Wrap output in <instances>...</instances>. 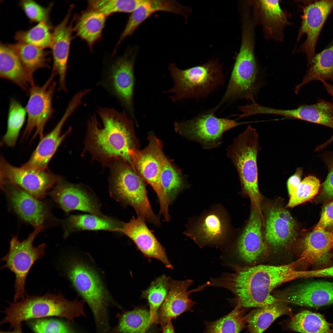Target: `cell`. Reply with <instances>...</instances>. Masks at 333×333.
Returning a JSON list of instances; mask_svg holds the SVG:
<instances>
[{"label":"cell","mask_w":333,"mask_h":333,"mask_svg":"<svg viewBox=\"0 0 333 333\" xmlns=\"http://www.w3.org/2000/svg\"><path fill=\"white\" fill-rule=\"evenodd\" d=\"M81 104L80 100L73 97L70 101L62 117L54 128L40 139L28 161L21 166L26 169L40 171L47 170L49 162L62 142L70 133L71 128L61 134L64 123Z\"/></svg>","instance_id":"e0dca14e"},{"label":"cell","mask_w":333,"mask_h":333,"mask_svg":"<svg viewBox=\"0 0 333 333\" xmlns=\"http://www.w3.org/2000/svg\"><path fill=\"white\" fill-rule=\"evenodd\" d=\"M67 276L84 299L93 314L97 333H105L110 328L107 308L111 298L99 276L83 261L75 258L64 263Z\"/></svg>","instance_id":"52a82bcc"},{"label":"cell","mask_w":333,"mask_h":333,"mask_svg":"<svg viewBox=\"0 0 333 333\" xmlns=\"http://www.w3.org/2000/svg\"><path fill=\"white\" fill-rule=\"evenodd\" d=\"M161 180L163 189L172 203L183 188V180L181 172L166 158L162 168Z\"/></svg>","instance_id":"b9f144b4"},{"label":"cell","mask_w":333,"mask_h":333,"mask_svg":"<svg viewBox=\"0 0 333 333\" xmlns=\"http://www.w3.org/2000/svg\"><path fill=\"white\" fill-rule=\"evenodd\" d=\"M320 186L319 180L316 177H306L290 197L287 207L293 208L312 199L318 194Z\"/></svg>","instance_id":"ee69618b"},{"label":"cell","mask_w":333,"mask_h":333,"mask_svg":"<svg viewBox=\"0 0 333 333\" xmlns=\"http://www.w3.org/2000/svg\"><path fill=\"white\" fill-rule=\"evenodd\" d=\"M302 248L298 260L300 265L306 268L314 264L333 249V232L313 229L302 240Z\"/></svg>","instance_id":"83f0119b"},{"label":"cell","mask_w":333,"mask_h":333,"mask_svg":"<svg viewBox=\"0 0 333 333\" xmlns=\"http://www.w3.org/2000/svg\"><path fill=\"white\" fill-rule=\"evenodd\" d=\"M56 76L51 73L42 85L34 84L31 86L29 98L25 107L27 120L23 138H27L34 130L35 132L33 139L39 136L41 139L43 137L45 126L55 111L52 100L56 85L54 80Z\"/></svg>","instance_id":"4fadbf2b"},{"label":"cell","mask_w":333,"mask_h":333,"mask_svg":"<svg viewBox=\"0 0 333 333\" xmlns=\"http://www.w3.org/2000/svg\"><path fill=\"white\" fill-rule=\"evenodd\" d=\"M298 119L323 125L333 129V103L320 100L313 105L298 107Z\"/></svg>","instance_id":"8d00e7d4"},{"label":"cell","mask_w":333,"mask_h":333,"mask_svg":"<svg viewBox=\"0 0 333 333\" xmlns=\"http://www.w3.org/2000/svg\"><path fill=\"white\" fill-rule=\"evenodd\" d=\"M53 5L51 3L44 7L33 0H22L19 2L20 6L30 21L38 23L48 21Z\"/></svg>","instance_id":"bcb514c9"},{"label":"cell","mask_w":333,"mask_h":333,"mask_svg":"<svg viewBox=\"0 0 333 333\" xmlns=\"http://www.w3.org/2000/svg\"><path fill=\"white\" fill-rule=\"evenodd\" d=\"M242 308L237 303L228 315L208 323L203 333H239L246 323Z\"/></svg>","instance_id":"f35d334b"},{"label":"cell","mask_w":333,"mask_h":333,"mask_svg":"<svg viewBox=\"0 0 333 333\" xmlns=\"http://www.w3.org/2000/svg\"><path fill=\"white\" fill-rule=\"evenodd\" d=\"M137 52L136 47L128 50L105 68L97 84L117 100L124 111L135 121L134 70Z\"/></svg>","instance_id":"9c48e42d"},{"label":"cell","mask_w":333,"mask_h":333,"mask_svg":"<svg viewBox=\"0 0 333 333\" xmlns=\"http://www.w3.org/2000/svg\"><path fill=\"white\" fill-rule=\"evenodd\" d=\"M9 303V306L2 312L6 315L0 325L9 323L11 328L31 319L56 316L74 322L76 318L85 315L84 302L68 300L61 293H49L42 296L27 294L18 301Z\"/></svg>","instance_id":"277c9868"},{"label":"cell","mask_w":333,"mask_h":333,"mask_svg":"<svg viewBox=\"0 0 333 333\" xmlns=\"http://www.w3.org/2000/svg\"><path fill=\"white\" fill-rule=\"evenodd\" d=\"M262 221L260 215L253 208L247 225L237 241L238 255L247 263L256 262L267 251L262 233Z\"/></svg>","instance_id":"603a6c76"},{"label":"cell","mask_w":333,"mask_h":333,"mask_svg":"<svg viewBox=\"0 0 333 333\" xmlns=\"http://www.w3.org/2000/svg\"><path fill=\"white\" fill-rule=\"evenodd\" d=\"M49 194L66 213L78 210L101 218L107 217L101 211L96 197L84 186L69 183L62 178Z\"/></svg>","instance_id":"2e32d148"},{"label":"cell","mask_w":333,"mask_h":333,"mask_svg":"<svg viewBox=\"0 0 333 333\" xmlns=\"http://www.w3.org/2000/svg\"><path fill=\"white\" fill-rule=\"evenodd\" d=\"M52 27L48 21H43L25 30L15 34V39L18 42L33 45L43 49L50 47L52 38Z\"/></svg>","instance_id":"60d3db41"},{"label":"cell","mask_w":333,"mask_h":333,"mask_svg":"<svg viewBox=\"0 0 333 333\" xmlns=\"http://www.w3.org/2000/svg\"><path fill=\"white\" fill-rule=\"evenodd\" d=\"M288 302L316 308L333 304V282H310L290 288L282 298Z\"/></svg>","instance_id":"d4e9b609"},{"label":"cell","mask_w":333,"mask_h":333,"mask_svg":"<svg viewBox=\"0 0 333 333\" xmlns=\"http://www.w3.org/2000/svg\"><path fill=\"white\" fill-rule=\"evenodd\" d=\"M192 282L190 279L181 281L171 279L169 291L158 310L156 323L162 326L191 310L195 302L189 298L188 289Z\"/></svg>","instance_id":"484cf974"},{"label":"cell","mask_w":333,"mask_h":333,"mask_svg":"<svg viewBox=\"0 0 333 333\" xmlns=\"http://www.w3.org/2000/svg\"><path fill=\"white\" fill-rule=\"evenodd\" d=\"M0 333H23L22 329V324L14 328V330L12 331H1Z\"/></svg>","instance_id":"db71d44e"},{"label":"cell","mask_w":333,"mask_h":333,"mask_svg":"<svg viewBox=\"0 0 333 333\" xmlns=\"http://www.w3.org/2000/svg\"><path fill=\"white\" fill-rule=\"evenodd\" d=\"M314 229L333 232V199L323 208L319 220Z\"/></svg>","instance_id":"7dc6e473"},{"label":"cell","mask_w":333,"mask_h":333,"mask_svg":"<svg viewBox=\"0 0 333 333\" xmlns=\"http://www.w3.org/2000/svg\"><path fill=\"white\" fill-rule=\"evenodd\" d=\"M320 81L322 82L323 86L328 93L333 98V85L328 83L325 80H321Z\"/></svg>","instance_id":"f5cc1de1"},{"label":"cell","mask_w":333,"mask_h":333,"mask_svg":"<svg viewBox=\"0 0 333 333\" xmlns=\"http://www.w3.org/2000/svg\"><path fill=\"white\" fill-rule=\"evenodd\" d=\"M97 113L102 125L94 114L88 119L84 151L104 166L117 160L131 166L130 151L138 146L133 120L124 111L113 108L99 107Z\"/></svg>","instance_id":"7a4b0ae2"},{"label":"cell","mask_w":333,"mask_h":333,"mask_svg":"<svg viewBox=\"0 0 333 333\" xmlns=\"http://www.w3.org/2000/svg\"><path fill=\"white\" fill-rule=\"evenodd\" d=\"M170 278L162 275L153 281L143 291L142 296L146 299L149 306L151 323H156L158 310L168 292Z\"/></svg>","instance_id":"74e56055"},{"label":"cell","mask_w":333,"mask_h":333,"mask_svg":"<svg viewBox=\"0 0 333 333\" xmlns=\"http://www.w3.org/2000/svg\"><path fill=\"white\" fill-rule=\"evenodd\" d=\"M117 324L105 333H145L152 324L149 311L142 308L125 311L117 316Z\"/></svg>","instance_id":"836d02e7"},{"label":"cell","mask_w":333,"mask_h":333,"mask_svg":"<svg viewBox=\"0 0 333 333\" xmlns=\"http://www.w3.org/2000/svg\"><path fill=\"white\" fill-rule=\"evenodd\" d=\"M254 25L261 26L267 39L281 41L285 27L290 24L288 16L278 0H249Z\"/></svg>","instance_id":"d6986e66"},{"label":"cell","mask_w":333,"mask_h":333,"mask_svg":"<svg viewBox=\"0 0 333 333\" xmlns=\"http://www.w3.org/2000/svg\"><path fill=\"white\" fill-rule=\"evenodd\" d=\"M288 326L300 333H333L331 324L323 315L308 310L301 311L292 317Z\"/></svg>","instance_id":"d590c367"},{"label":"cell","mask_w":333,"mask_h":333,"mask_svg":"<svg viewBox=\"0 0 333 333\" xmlns=\"http://www.w3.org/2000/svg\"><path fill=\"white\" fill-rule=\"evenodd\" d=\"M291 314L290 308L279 301L258 307L245 316L250 333H263L278 317Z\"/></svg>","instance_id":"1f68e13d"},{"label":"cell","mask_w":333,"mask_h":333,"mask_svg":"<svg viewBox=\"0 0 333 333\" xmlns=\"http://www.w3.org/2000/svg\"><path fill=\"white\" fill-rule=\"evenodd\" d=\"M302 174V169L299 167L297 169L294 174L288 179L287 187L290 197L294 193L301 182Z\"/></svg>","instance_id":"c3c4849f"},{"label":"cell","mask_w":333,"mask_h":333,"mask_svg":"<svg viewBox=\"0 0 333 333\" xmlns=\"http://www.w3.org/2000/svg\"><path fill=\"white\" fill-rule=\"evenodd\" d=\"M162 333H175L173 326L171 321L161 326Z\"/></svg>","instance_id":"816d5d0a"},{"label":"cell","mask_w":333,"mask_h":333,"mask_svg":"<svg viewBox=\"0 0 333 333\" xmlns=\"http://www.w3.org/2000/svg\"><path fill=\"white\" fill-rule=\"evenodd\" d=\"M120 232L132 240L146 257L157 259L166 268H173L165 249L148 228L144 220L133 217L129 222H122Z\"/></svg>","instance_id":"7402d4cb"},{"label":"cell","mask_w":333,"mask_h":333,"mask_svg":"<svg viewBox=\"0 0 333 333\" xmlns=\"http://www.w3.org/2000/svg\"><path fill=\"white\" fill-rule=\"evenodd\" d=\"M0 76L8 80L28 93L34 84L30 76L13 49L9 44H0Z\"/></svg>","instance_id":"4316f807"},{"label":"cell","mask_w":333,"mask_h":333,"mask_svg":"<svg viewBox=\"0 0 333 333\" xmlns=\"http://www.w3.org/2000/svg\"><path fill=\"white\" fill-rule=\"evenodd\" d=\"M30 325L35 333H76L68 324L57 319H37Z\"/></svg>","instance_id":"f6af8a7d"},{"label":"cell","mask_w":333,"mask_h":333,"mask_svg":"<svg viewBox=\"0 0 333 333\" xmlns=\"http://www.w3.org/2000/svg\"><path fill=\"white\" fill-rule=\"evenodd\" d=\"M298 261L278 265H233V272L213 279L212 285L231 291L242 308L264 306L278 301L271 294L275 288L303 278V270L298 269Z\"/></svg>","instance_id":"6da1fadb"},{"label":"cell","mask_w":333,"mask_h":333,"mask_svg":"<svg viewBox=\"0 0 333 333\" xmlns=\"http://www.w3.org/2000/svg\"><path fill=\"white\" fill-rule=\"evenodd\" d=\"M306 278L319 277H333V265L325 268L306 270Z\"/></svg>","instance_id":"f907efd6"},{"label":"cell","mask_w":333,"mask_h":333,"mask_svg":"<svg viewBox=\"0 0 333 333\" xmlns=\"http://www.w3.org/2000/svg\"><path fill=\"white\" fill-rule=\"evenodd\" d=\"M254 26L250 20L242 22L240 50L225 92L218 105L219 107L240 99L256 102L263 84L254 54Z\"/></svg>","instance_id":"3957f363"},{"label":"cell","mask_w":333,"mask_h":333,"mask_svg":"<svg viewBox=\"0 0 333 333\" xmlns=\"http://www.w3.org/2000/svg\"><path fill=\"white\" fill-rule=\"evenodd\" d=\"M0 186L13 209L23 220L35 228L44 227L53 220L47 205L40 199L13 184L1 181Z\"/></svg>","instance_id":"9a60e30c"},{"label":"cell","mask_w":333,"mask_h":333,"mask_svg":"<svg viewBox=\"0 0 333 333\" xmlns=\"http://www.w3.org/2000/svg\"><path fill=\"white\" fill-rule=\"evenodd\" d=\"M110 195L122 204L130 205L138 217L155 226L160 225L159 217L151 206L145 181L127 162L118 160L109 166Z\"/></svg>","instance_id":"ba28073f"},{"label":"cell","mask_w":333,"mask_h":333,"mask_svg":"<svg viewBox=\"0 0 333 333\" xmlns=\"http://www.w3.org/2000/svg\"><path fill=\"white\" fill-rule=\"evenodd\" d=\"M142 0H92L88 2L89 8L107 17L116 12H132Z\"/></svg>","instance_id":"7bdbcfd3"},{"label":"cell","mask_w":333,"mask_h":333,"mask_svg":"<svg viewBox=\"0 0 333 333\" xmlns=\"http://www.w3.org/2000/svg\"><path fill=\"white\" fill-rule=\"evenodd\" d=\"M122 222L110 217L101 218L93 215H71L63 222L64 237L82 230H105L120 232Z\"/></svg>","instance_id":"f1b7e54d"},{"label":"cell","mask_w":333,"mask_h":333,"mask_svg":"<svg viewBox=\"0 0 333 333\" xmlns=\"http://www.w3.org/2000/svg\"><path fill=\"white\" fill-rule=\"evenodd\" d=\"M159 11L180 15L187 20L191 12V9L175 0H142L129 16L117 42V46L125 38L132 35L144 21L154 13Z\"/></svg>","instance_id":"cb8c5ba5"},{"label":"cell","mask_w":333,"mask_h":333,"mask_svg":"<svg viewBox=\"0 0 333 333\" xmlns=\"http://www.w3.org/2000/svg\"><path fill=\"white\" fill-rule=\"evenodd\" d=\"M307 67L308 69L302 81L295 87L296 94L303 86L313 81L333 80V45L315 54Z\"/></svg>","instance_id":"d6a6232c"},{"label":"cell","mask_w":333,"mask_h":333,"mask_svg":"<svg viewBox=\"0 0 333 333\" xmlns=\"http://www.w3.org/2000/svg\"><path fill=\"white\" fill-rule=\"evenodd\" d=\"M333 9V0L312 1L304 7L298 40L306 35V38L300 47L309 63L315 54L317 40L323 26Z\"/></svg>","instance_id":"ac0fdd59"},{"label":"cell","mask_w":333,"mask_h":333,"mask_svg":"<svg viewBox=\"0 0 333 333\" xmlns=\"http://www.w3.org/2000/svg\"><path fill=\"white\" fill-rule=\"evenodd\" d=\"M258 138L256 130L249 125L227 147V155L237 171L242 190L249 197L253 208L261 215L257 165L261 148Z\"/></svg>","instance_id":"8992f818"},{"label":"cell","mask_w":333,"mask_h":333,"mask_svg":"<svg viewBox=\"0 0 333 333\" xmlns=\"http://www.w3.org/2000/svg\"><path fill=\"white\" fill-rule=\"evenodd\" d=\"M148 145L143 149H132L130 151L131 166L143 180L149 184L156 193L160 206V213L166 221L170 219L169 206L170 201L162 186L161 174L166 157L161 141L154 135L149 138Z\"/></svg>","instance_id":"30bf717a"},{"label":"cell","mask_w":333,"mask_h":333,"mask_svg":"<svg viewBox=\"0 0 333 333\" xmlns=\"http://www.w3.org/2000/svg\"><path fill=\"white\" fill-rule=\"evenodd\" d=\"M168 69L174 85L166 93L172 94L170 98L173 102L204 97L224 84L222 66L214 59L185 69L172 63Z\"/></svg>","instance_id":"5b68a950"},{"label":"cell","mask_w":333,"mask_h":333,"mask_svg":"<svg viewBox=\"0 0 333 333\" xmlns=\"http://www.w3.org/2000/svg\"><path fill=\"white\" fill-rule=\"evenodd\" d=\"M329 172L327 178L322 185V189L325 194L329 197H333V160L329 163Z\"/></svg>","instance_id":"681fc988"},{"label":"cell","mask_w":333,"mask_h":333,"mask_svg":"<svg viewBox=\"0 0 333 333\" xmlns=\"http://www.w3.org/2000/svg\"><path fill=\"white\" fill-rule=\"evenodd\" d=\"M0 181L15 185L35 198L41 199L62 178L48 169L40 171L16 167L1 156Z\"/></svg>","instance_id":"5bb4252c"},{"label":"cell","mask_w":333,"mask_h":333,"mask_svg":"<svg viewBox=\"0 0 333 333\" xmlns=\"http://www.w3.org/2000/svg\"><path fill=\"white\" fill-rule=\"evenodd\" d=\"M265 226V240L273 248L286 247L296 239V222L289 212L282 207L274 206L269 208Z\"/></svg>","instance_id":"44dd1931"},{"label":"cell","mask_w":333,"mask_h":333,"mask_svg":"<svg viewBox=\"0 0 333 333\" xmlns=\"http://www.w3.org/2000/svg\"><path fill=\"white\" fill-rule=\"evenodd\" d=\"M14 51L24 67L32 78L38 69L50 67L47 57L49 52L30 44L18 42L9 44Z\"/></svg>","instance_id":"e575fe53"},{"label":"cell","mask_w":333,"mask_h":333,"mask_svg":"<svg viewBox=\"0 0 333 333\" xmlns=\"http://www.w3.org/2000/svg\"><path fill=\"white\" fill-rule=\"evenodd\" d=\"M43 228L41 226L35 227L28 237L22 241L18 240L17 236H13L10 242L9 250L1 260L5 262L1 269L7 268L15 275V302L27 295L25 286L27 275L34 263L45 255L44 243L37 247L33 245L36 236Z\"/></svg>","instance_id":"8fae6325"},{"label":"cell","mask_w":333,"mask_h":333,"mask_svg":"<svg viewBox=\"0 0 333 333\" xmlns=\"http://www.w3.org/2000/svg\"><path fill=\"white\" fill-rule=\"evenodd\" d=\"M26 113L25 108L20 102L14 98L10 99L7 130L2 138L3 142L8 146L13 147L15 145L25 122Z\"/></svg>","instance_id":"ab89813d"},{"label":"cell","mask_w":333,"mask_h":333,"mask_svg":"<svg viewBox=\"0 0 333 333\" xmlns=\"http://www.w3.org/2000/svg\"><path fill=\"white\" fill-rule=\"evenodd\" d=\"M73 5L70 6L63 19L56 26L52 32L50 47L53 60L51 73L59 77V90L67 92L66 77L70 45L73 30L72 21L69 23Z\"/></svg>","instance_id":"ffe728a7"},{"label":"cell","mask_w":333,"mask_h":333,"mask_svg":"<svg viewBox=\"0 0 333 333\" xmlns=\"http://www.w3.org/2000/svg\"><path fill=\"white\" fill-rule=\"evenodd\" d=\"M107 17L102 13L89 8L82 12L78 18L73 27L74 31L91 48L101 38Z\"/></svg>","instance_id":"f546056e"},{"label":"cell","mask_w":333,"mask_h":333,"mask_svg":"<svg viewBox=\"0 0 333 333\" xmlns=\"http://www.w3.org/2000/svg\"><path fill=\"white\" fill-rule=\"evenodd\" d=\"M225 219L217 212H211L205 215L199 222L192 232L193 236L203 243H212L224 238L228 227Z\"/></svg>","instance_id":"4dcf8cb0"},{"label":"cell","mask_w":333,"mask_h":333,"mask_svg":"<svg viewBox=\"0 0 333 333\" xmlns=\"http://www.w3.org/2000/svg\"><path fill=\"white\" fill-rule=\"evenodd\" d=\"M217 110L215 107L190 119L176 121L175 130L187 139L199 143L205 149L217 148L222 142L224 133L245 123L218 117L215 115Z\"/></svg>","instance_id":"7c38bea8"}]
</instances>
